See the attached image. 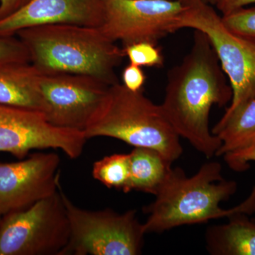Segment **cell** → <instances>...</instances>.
I'll list each match as a JSON object with an SVG mask.
<instances>
[{"label": "cell", "mask_w": 255, "mask_h": 255, "mask_svg": "<svg viewBox=\"0 0 255 255\" xmlns=\"http://www.w3.org/2000/svg\"><path fill=\"white\" fill-rule=\"evenodd\" d=\"M87 140L84 132L52 125L41 112L0 105V152L23 159L31 150L59 149L76 159Z\"/></svg>", "instance_id": "30bf717a"}, {"label": "cell", "mask_w": 255, "mask_h": 255, "mask_svg": "<svg viewBox=\"0 0 255 255\" xmlns=\"http://www.w3.org/2000/svg\"><path fill=\"white\" fill-rule=\"evenodd\" d=\"M255 3V0H215L213 6L219 10L223 16Z\"/></svg>", "instance_id": "603a6c76"}, {"label": "cell", "mask_w": 255, "mask_h": 255, "mask_svg": "<svg viewBox=\"0 0 255 255\" xmlns=\"http://www.w3.org/2000/svg\"><path fill=\"white\" fill-rule=\"evenodd\" d=\"M130 176L126 193L142 191L156 194L172 171V162L160 152L147 147H135L129 154Z\"/></svg>", "instance_id": "9a60e30c"}, {"label": "cell", "mask_w": 255, "mask_h": 255, "mask_svg": "<svg viewBox=\"0 0 255 255\" xmlns=\"http://www.w3.org/2000/svg\"><path fill=\"white\" fill-rule=\"evenodd\" d=\"M38 85L47 121L55 127L82 132L98 113L110 87L89 75L41 72Z\"/></svg>", "instance_id": "ba28073f"}, {"label": "cell", "mask_w": 255, "mask_h": 255, "mask_svg": "<svg viewBox=\"0 0 255 255\" xmlns=\"http://www.w3.org/2000/svg\"><path fill=\"white\" fill-rule=\"evenodd\" d=\"M31 0H0V21L11 16Z\"/></svg>", "instance_id": "cb8c5ba5"}, {"label": "cell", "mask_w": 255, "mask_h": 255, "mask_svg": "<svg viewBox=\"0 0 255 255\" xmlns=\"http://www.w3.org/2000/svg\"><path fill=\"white\" fill-rule=\"evenodd\" d=\"M204 2L207 3V4H209L211 5H214L215 0H202Z\"/></svg>", "instance_id": "484cf974"}, {"label": "cell", "mask_w": 255, "mask_h": 255, "mask_svg": "<svg viewBox=\"0 0 255 255\" xmlns=\"http://www.w3.org/2000/svg\"><path fill=\"white\" fill-rule=\"evenodd\" d=\"M178 1H180L181 3L186 5V6H192V5L197 4L202 0H178Z\"/></svg>", "instance_id": "d4e9b609"}, {"label": "cell", "mask_w": 255, "mask_h": 255, "mask_svg": "<svg viewBox=\"0 0 255 255\" xmlns=\"http://www.w3.org/2000/svg\"><path fill=\"white\" fill-rule=\"evenodd\" d=\"M221 20L226 28L235 34L255 39V6L241 8L223 15Z\"/></svg>", "instance_id": "d6986e66"}, {"label": "cell", "mask_w": 255, "mask_h": 255, "mask_svg": "<svg viewBox=\"0 0 255 255\" xmlns=\"http://www.w3.org/2000/svg\"><path fill=\"white\" fill-rule=\"evenodd\" d=\"M70 224L60 187L58 192L0 221V255H62Z\"/></svg>", "instance_id": "52a82bcc"}, {"label": "cell", "mask_w": 255, "mask_h": 255, "mask_svg": "<svg viewBox=\"0 0 255 255\" xmlns=\"http://www.w3.org/2000/svg\"><path fill=\"white\" fill-rule=\"evenodd\" d=\"M214 47L205 33L194 31L190 51L169 69L162 112L179 137L210 159L221 140L209 128L213 106L232 100L233 90Z\"/></svg>", "instance_id": "6da1fadb"}, {"label": "cell", "mask_w": 255, "mask_h": 255, "mask_svg": "<svg viewBox=\"0 0 255 255\" xmlns=\"http://www.w3.org/2000/svg\"><path fill=\"white\" fill-rule=\"evenodd\" d=\"M39 70L31 63L0 64V105L43 113L38 80Z\"/></svg>", "instance_id": "4fadbf2b"}, {"label": "cell", "mask_w": 255, "mask_h": 255, "mask_svg": "<svg viewBox=\"0 0 255 255\" xmlns=\"http://www.w3.org/2000/svg\"><path fill=\"white\" fill-rule=\"evenodd\" d=\"M237 183L226 181L217 162L203 164L194 176L187 177L180 168H172L155 200L145 208L148 217L142 223L145 234L161 233L184 225L206 223L237 213L255 212V186L251 195L239 206L223 209L222 201L237 191Z\"/></svg>", "instance_id": "7a4b0ae2"}, {"label": "cell", "mask_w": 255, "mask_h": 255, "mask_svg": "<svg viewBox=\"0 0 255 255\" xmlns=\"http://www.w3.org/2000/svg\"><path fill=\"white\" fill-rule=\"evenodd\" d=\"M92 175L106 187L126 193L130 176L129 154H114L97 161Z\"/></svg>", "instance_id": "e0dca14e"}, {"label": "cell", "mask_w": 255, "mask_h": 255, "mask_svg": "<svg viewBox=\"0 0 255 255\" xmlns=\"http://www.w3.org/2000/svg\"><path fill=\"white\" fill-rule=\"evenodd\" d=\"M31 63L26 47L14 36H0V64Z\"/></svg>", "instance_id": "ffe728a7"}, {"label": "cell", "mask_w": 255, "mask_h": 255, "mask_svg": "<svg viewBox=\"0 0 255 255\" xmlns=\"http://www.w3.org/2000/svg\"><path fill=\"white\" fill-rule=\"evenodd\" d=\"M226 224L209 228L207 249L216 255H255V221L248 214L237 213Z\"/></svg>", "instance_id": "5bb4252c"}, {"label": "cell", "mask_w": 255, "mask_h": 255, "mask_svg": "<svg viewBox=\"0 0 255 255\" xmlns=\"http://www.w3.org/2000/svg\"><path fill=\"white\" fill-rule=\"evenodd\" d=\"M16 35L41 73L81 74L110 86L119 82L115 69L126 57L123 48L100 27L55 23L23 28Z\"/></svg>", "instance_id": "3957f363"}, {"label": "cell", "mask_w": 255, "mask_h": 255, "mask_svg": "<svg viewBox=\"0 0 255 255\" xmlns=\"http://www.w3.org/2000/svg\"><path fill=\"white\" fill-rule=\"evenodd\" d=\"M1 217H2V216H1V214H0V221H1Z\"/></svg>", "instance_id": "4316f807"}, {"label": "cell", "mask_w": 255, "mask_h": 255, "mask_svg": "<svg viewBox=\"0 0 255 255\" xmlns=\"http://www.w3.org/2000/svg\"><path fill=\"white\" fill-rule=\"evenodd\" d=\"M105 20L100 27L122 48L139 42L157 45L178 31V22L187 6L178 0H103Z\"/></svg>", "instance_id": "9c48e42d"}, {"label": "cell", "mask_w": 255, "mask_h": 255, "mask_svg": "<svg viewBox=\"0 0 255 255\" xmlns=\"http://www.w3.org/2000/svg\"><path fill=\"white\" fill-rule=\"evenodd\" d=\"M60 193L70 229V241L62 255L141 254L145 233L135 210L124 214L110 209L88 211Z\"/></svg>", "instance_id": "5b68a950"}, {"label": "cell", "mask_w": 255, "mask_h": 255, "mask_svg": "<svg viewBox=\"0 0 255 255\" xmlns=\"http://www.w3.org/2000/svg\"><path fill=\"white\" fill-rule=\"evenodd\" d=\"M122 48L125 56L132 65L154 68H162L164 65V57L157 45L139 42Z\"/></svg>", "instance_id": "ac0fdd59"}, {"label": "cell", "mask_w": 255, "mask_h": 255, "mask_svg": "<svg viewBox=\"0 0 255 255\" xmlns=\"http://www.w3.org/2000/svg\"><path fill=\"white\" fill-rule=\"evenodd\" d=\"M123 85L132 92L142 91L146 76L141 67L130 63L122 72Z\"/></svg>", "instance_id": "7402d4cb"}, {"label": "cell", "mask_w": 255, "mask_h": 255, "mask_svg": "<svg viewBox=\"0 0 255 255\" xmlns=\"http://www.w3.org/2000/svg\"><path fill=\"white\" fill-rule=\"evenodd\" d=\"M178 28L205 33L214 47L233 90L231 105L223 117L255 97V39L230 31L214 6L202 1L187 6L179 18Z\"/></svg>", "instance_id": "8992f818"}, {"label": "cell", "mask_w": 255, "mask_h": 255, "mask_svg": "<svg viewBox=\"0 0 255 255\" xmlns=\"http://www.w3.org/2000/svg\"><path fill=\"white\" fill-rule=\"evenodd\" d=\"M60 162L55 152H36L18 162H0V214L27 209L58 192Z\"/></svg>", "instance_id": "8fae6325"}, {"label": "cell", "mask_w": 255, "mask_h": 255, "mask_svg": "<svg viewBox=\"0 0 255 255\" xmlns=\"http://www.w3.org/2000/svg\"><path fill=\"white\" fill-rule=\"evenodd\" d=\"M84 132L87 139L113 137L135 147L154 149L172 163L183 152L180 137L161 106L142 90L130 91L119 82L109 87L103 105Z\"/></svg>", "instance_id": "277c9868"}, {"label": "cell", "mask_w": 255, "mask_h": 255, "mask_svg": "<svg viewBox=\"0 0 255 255\" xmlns=\"http://www.w3.org/2000/svg\"><path fill=\"white\" fill-rule=\"evenodd\" d=\"M221 140L216 156L244 148L255 142V97L227 117H222L211 130Z\"/></svg>", "instance_id": "2e32d148"}, {"label": "cell", "mask_w": 255, "mask_h": 255, "mask_svg": "<svg viewBox=\"0 0 255 255\" xmlns=\"http://www.w3.org/2000/svg\"><path fill=\"white\" fill-rule=\"evenodd\" d=\"M104 20L103 0H31L0 21V36H14L23 28L55 23L101 27Z\"/></svg>", "instance_id": "7c38bea8"}, {"label": "cell", "mask_w": 255, "mask_h": 255, "mask_svg": "<svg viewBox=\"0 0 255 255\" xmlns=\"http://www.w3.org/2000/svg\"><path fill=\"white\" fill-rule=\"evenodd\" d=\"M224 159L230 168L244 172L250 168L249 162H255V142L244 148L225 154Z\"/></svg>", "instance_id": "44dd1931"}]
</instances>
